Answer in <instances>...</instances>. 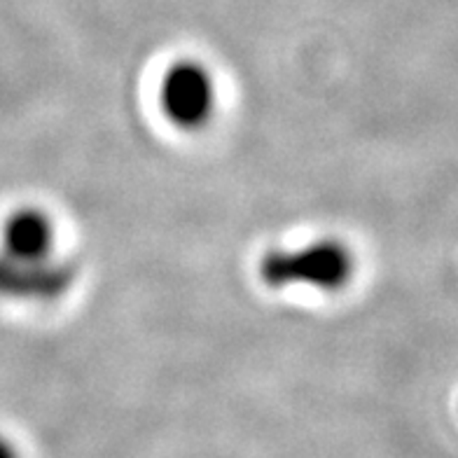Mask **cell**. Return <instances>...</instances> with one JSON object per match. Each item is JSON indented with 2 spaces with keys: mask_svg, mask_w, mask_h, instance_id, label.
I'll return each mask as SVG.
<instances>
[{
  "mask_svg": "<svg viewBox=\"0 0 458 458\" xmlns=\"http://www.w3.org/2000/svg\"><path fill=\"white\" fill-rule=\"evenodd\" d=\"M0 458H17V452H14L13 445H7L3 437H0Z\"/></svg>",
  "mask_w": 458,
  "mask_h": 458,
  "instance_id": "5b68a950",
  "label": "cell"
},
{
  "mask_svg": "<svg viewBox=\"0 0 458 458\" xmlns=\"http://www.w3.org/2000/svg\"><path fill=\"white\" fill-rule=\"evenodd\" d=\"M164 114L182 129L201 127L216 108V82L197 61H178L166 71L159 89Z\"/></svg>",
  "mask_w": 458,
  "mask_h": 458,
  "instance_id": "7a4b0ae2",
  "label": "cell"
},
{
  "mask_svg": "<svg viewBox=\"0 0 458 458\" xmlns=\"http://www.w3.org/2000/svg\"><path fill=\"white\" fill-rule=\"evenodd\" d=\"M353 274V255L335 239H318L295 250H269L259 259V276L269 288L309 285L316 290H339Z\"/></svg>",
  "mask_w": 458,
  "mask_h": 458,
  "instance_id": "6da1fadb",
  "label": "cell"
},
{
  "mask_svg": "<svg viewBox=\"0 0 458 458\" xmlns=\"http://www.w3.org/2000/svg\"><path fill=\"white\" fill-rule=\"evenodd\" d=\"M75 265L55 255L45 259H17L0 253V297L49 301L66 293L75 281Z\"/></svg>",
  "mask_w": 458,
  "mask_h": 458,
  "instance_id": "3957f363",
  "label": "cell"
},
{
  "mask_svg": "<svg viewBox=\"0 0 458 458\" xmlns=\"http://www.w3.org/2000/svg\"><path fill=\"white\" fill-rule=\"evenodd\" d=\"M56 227L36 206H24L7 216L0 234V253L17 259H45L55 255Z\"/></svg>",
  "mask_w": 458,
  "mask_h": 458,
  "instance_id": "277c9868",
  "label": "cell"
}]
</instances>
